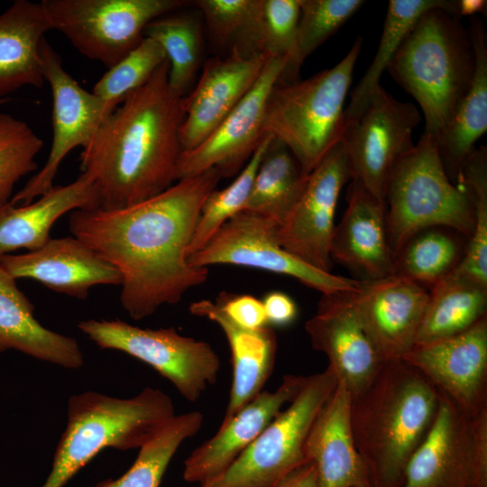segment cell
Returning <instances> with one entry per match:
<instances>
[{
  "instance_id": "d4e9b609",
  "label": "cell",
  "mask_w": 487,
  "mask_h": 487,
  "mask_svg": "<svg viewBox=\"0 0 487 487\" xmlns=\"http://www.w3.org/2000/svg\"><path fill=\"white\" fill-rule=\"evenodd\" d=\"M192 315L213 321L224 332L231 351L233 381L221 424L227 422L262 390L271 376L277 353V335L266 326L251 330L239 326L220 304L201 299L190 304Z\"/></svg>"
},
{
  "instance_id": "c3c4849f",
  "label": "cell",
  "mask_w": 487,
  "mask_h": 487,
  "mask_svg": "<svg viewBox=\"0 0 487 487\" xmlns=\"http://www.w3.org/2000/svg\"><path fill=\"white\" fill-rule=\"evenodd\" d=\"M10 101V98L9 97H5V98H2L0 99V106L1 105H5V103L9 102Z\"/></svg>"
},
{
  "instance_id": "7c38bea8",
  "label": "cell",
  "mask_w": 487,
  "mask_h": 487,
  "mask_svg": "<svg viewBox=\"0 0 487 487\" xmlns=\"http://www.w3.org/2000/svg\"><path fill=\"white\" fill-rule=\"evenodd\" d=\"M421 118L415 105L396 99L381 85L362 115L345 127L340 140L348 157L352 179L384 200L391 172L414 146L413 132Z\"/></svg>"
},
{
  "instance_id": "ab89813d",
  "label": "cell",
  "mask_w": 487,
  "mask_h": 487,
  "mask_svg": "<svg viewBox=\"0 0 487 487\" xmlns=\"http://www.w3.org/2000/svg\"><path fill=\"white\" fill-rule=\"evenodd\" d=\"M166 60L161 45L144 37L134 50L108 69L92 91L103 102L106 115L142 86Z\"/></svg>"
},
{
  "instance_id": "9a60e30c",
  "label": "cell",
  "mask_w": 487,
  "mask_h": 487,
  "mask_svg": "<svg viewBox=\"0 0 487 487\" xmlns=\"http://www.w3.org/2000/svg\"><path fill=\"white\" fill-rule=\"evenodd\" d=\"M286 64L281 57L268 56L249 92L200 144L182 152L175 181L216 168L222 178L238 174L266 134L264 118L269 95Z\"/></svg>"
},
{
  "instance_id": "8fae6325",
  "label": "cell",
  "mask_w": 487,
  "mask_h": 487,
  "mask_svg": "<svg viewBox=\"0 0 487 487\" xmlns=\"http://www.w3.org/2000/svg\"><path fill=\"white\" fill-rule=\"evenodd\" d=\"M279 227L265 216L241 211L222 225L188 262L195 267L231 264L282 274L322 294L357 289L360 280L316 269L285 250L278 241Z\"/></svg>"
},
{
  "instance_id": "60d3db41",
  "label": "cell",
  "mask_w": 487,
  "mask_h": 487,
  "mask_svg": "<svg viewBox=\"0 0 487 487\" xmlns=\"http://www.w3.org/2000/svg\"><path fill=\"white\" fill-rule=\"evenodd\" d=\"M43 141L23 121L0 113V207L11 200L15 183L36 170Z\"/></svg>"
},
{
  "instance_id": "d6a6232c",
  "label": "cell",
  "mask_w": 487,
  "mask_h": 487,
  "mask_svg": "<svg viewBox=\"0 0 487 487\" xmlns=\"http://www.w3.org/2000/svg\"><path fill=\"white\" fill-rule=\"evenodd\" d=\"M469 238L446 226H429L412 234L393 256L392 275L429 289L463 260Z\"/></svg>"
},
{
  "instance_id": "7402d4cb",
  "label": "cell",
  "mask_w": 487,
  "mask_h": 487,
  "mask_svg": "<svg viewBox=\"0 0 487 487\" xmlns=\"http://www.w3.org/2000/svg\"><path fill=\"white\" fill-rule=\"evenodd\" d=\"M306 376L286 374L273 391L262 390L184 462L183 478L202 485L223 473L299 391Z\"/></svg>"
},
{
  "instance_id": "b9f144b4",
  "label": "cell",
  "mask_w": 487,
  "mask_h": 487,
  "mask_svg": "<svg viewBox=\"0 0 487 487\" xmlns=\"http://www.w3.org/2000/svg\"><path fill=\"white\" fill-rule=\"evenodd\" d=\"M263 8L265 54L284 58L287 64L295 52L300 0H263Z\"/></svg>"
},
{
  "instance_id": "ee69618b",
  "label": "cell",
  "mask_w": 487,
  "mask_h": 487,
  "mask_svg": "<svg viewBox=\"0 0 487 487\" xmlns=\"http://www.w3.org/2000/svg\"><path fill=\"white\" fill-rule=\"evenodd\" d=\"M472 487H487V407L473 417Z\"/></svg>"
},
{
  "instance_id": "6da1fadb",
  "label": "cell",
  "mask_w": 487,
  "mask_h": 487,
  "mask_svg": "<svg viewBox=\"0 0 487 487\" xmlns=\"http://www.w3.org/2000/svg\"><path fill=\"white\" fill-rule=\"evenodd\" d=\"M221 179L210 168L128 207L71 211L72 235L121 273L120 302L132 319L179 303L207 281L208 269L190 265L188 248L202 206Z\"/></svg>"
},
{
  "instance_id": "8992f818",
  "label": "cell",
  "mask_w": 487,
  "mask_h": 487,
  "mask_svg": "<svg viewBox=\"0 0 487 487\" xmlns=\"http://www.w3.org/2000/svg\"><path fill=\"white\" fill-rule=\"evenodd\" d=\"M358 37L334 67L291 83H276L266 105L264 132L281 141L309 174L345 130V103L362 50Z\"/></svg>"
},
{
  "instance_id": "ffe728a7",
  "label": "cell",
  "mask_w": 487,
  "mask_h": 487,
  "mask_svg": "<svg viewBox=\"0 0 487 487\" xmlns=\"http://www.w3.org/2000/svg\"><path fill=\"white\" fill-rule=\"evenodd\" d=\"M267 58L231 54L205 62L198 80L185 96L179 132L182 152L200 144L231 113L258 79Z\"/></svg>"
},
{
  "instance_id": "4fadbf2b",
  "label": "cell",
  "mask_w": 487,
  "mask_h": 487,
  "mask_svg": "<svg viewBox=\"0 0 487 487\" xmlns=\"http://www.w3.org/2000/svg\"><path fill=\"white\" fill-rule=\"evenodd\" d=\"M39 54L52 95V141L44 166L11 198L14 206L30 204L48 192L64 158L77 147L86 148L107 116L103 102L66 71L60 54L45 37Z\"/></svg>"
},
{
  "instance_id": "603a6c76",
  "label": "cell",
  "mask_w": 487,
  "mask_h": 487,
  "mask_svg": "<svg viewBox=\"0 0 487 487\" xmlns=\"http://www.w3.org/2000/svg\"><path fill=\"white\" fill-rule=\"evenodd\" d=\"M347 208L330 242V257L357 274L360 280L381 279L393 272L384 200L352 179L347 189Z\"/></svg>"
},
{
  "instance_id": "e575fe53",
  "label": "cell",
  "mask_w": 487,
  "mask_h": 487,
  "mask_svg": "<svg viewBox=\"0 0 487 487\" xmlns=\"http://www.w3.org/2000/svg\"><path fill=\"white\" fill-rule=\"evenodd\" d=\"M180 10L152 20L145 26L143 36L163 49L169 63V87L174 94L185 97L193 87L202 61L204 40L200 13Z\"/></svg>"
},
{
  "instance_id": "7a4b0ae2",
  "label": "cell",
  "mask_w": 487,
  "mask_h": 487,
  "mask_svg": "<svg viewBox=\"0 0 487 487\" xmlns=\"http://www.w3.org/2000/svg\"><path fill=\"white\" fill-rule=\"evenodd\" d=\"M168 69L166 60L105 118L82 149L81 174L94 188L96 208L128 207L175 182L185 97L170 88Z\"/></svg>"
},
{
  "instance_id": "3957f363",
  "label": "cell",
  "mask_w": 487,
  "mask_h": 487,
  "mask_svg": "<svg viewBox=\"0 0 487 487\" xmlns=\"http://www.w3.org/2000/svg\"><path fill=\"white\" fill-rule=\"evenodd\" d=\"M438 402L437 390L402 359L384 362L372 381L352 397L351 428L370 487H402L406 466Z\"/></svg>"
},
{
  "instance_id": "4316f807",
  "label": "cell",
  "mask_w": 487,
  "mask_h": 487,
  "mask_svg": "<svg viewBox=\"0 0 487 487\" xmlns=\"http://www.w3.org/2000/svg\"><path fill=\"white\" fill-rule=\"evenodd\" d=\"M96 206L94 188L82 174L69 184L54 185L30 204L7 203L0 207V256L18 249L38 250L51 239V229L60 216Z\"/></svg>"
},
{
  "instance_id": "d590c367",
  "label": "cell",
  "mask_w": 487,
  "mask_h": 487,
  "mask_svg": "<svg viewBox=\"0 0 487 487\" xmlns=\"http://www.w3.org/2000/svg\"><path fill=\"white\" fill-rule=\"evenodd\" d=\"M204 417L193 410L175 415L152 439L140 447L133 465L117 479L95 487H160L164 473L181 444L201 428Z\"/></svg>"
},
{
  "instance_id": "5bb4252c",
  "label": "cell",
  "mask_w": 487,
  "mask_h": 487,
  "mask_svg": "<svg viewBox=\"0 0 487 487\" xmlns=\"http://www.w3.org/2000/svg\"><path fill=\"white\" fill-rule=\"evenodd\" d=\"M352 179L348 157L340 141L308 174L305 188L278 229V241L308 265L332 272L330 242L343 187Z\"/></svg>"
},
{
  "instance_id": "8d00e7d4",
  "label": "cell",
  "mask_w": 487,
  "mask_h": 487,
  "mask_svg": "<svg viewBox=\"0 0 487 487\" xmlns=\"http://www.w3.org/2000/svg\"><path fill=\"white\" fill-rule=\"evenodd\" d=\"M456 185L468 196L474 216L473 234L452 274L487 287V148H473L462 164Z\"/></svg>"
},
{
  "instance_id": "2e32d148",
  "label": "cell",
  "mask_w": 487,
  "mask_h": 487,
  "mask_svg": "<svg viewBox=\"0 0 487 487\" xmlns=\"http://www.w3.org/2000/svg\"><path fill=\"white\" fill-rule=\"evenodd\" d=\"M401 359L469 417L487 407V316L457 335L415 344Z\"/></svg>"
},
{
  "instance_id": "f35d334b",
  "label": "cell",
  "mask_w": 487,
  "mask_h": 487,
  "mask_svg": "<svg viewBox=\"0 0 487 487\" xmlns=\"http://www.w3.org/2000/svg\"><path fill=\"white\" fill-rule=\"evenodd\" d=\"M271 137L269 133L264 135L231 184L220 190L214 189L207 196L188 248V258L200 251L222 225L244 209L258 167Z\"/></svg>"
},
{
  "instance_id": "7dc6e473",
  "label": "cell",
  "mask_w": 487,
  "mask_h": 487,
  "mask_svg": "<svg viewBox=\"0 0 487 487\" xmlns=\"http://www.w3.org/2000/svg\"><path fill=\"white\" fill-rule=\"evenodd\" d=\"M458 15L474 16L477 13H485L487 1L485 0H457Z\"/></svg>"
},
{
  "instance_id": "44dd1931",
  "label": "cell",
  "mask_w": 487,
  "mask_h": 487,
  "mask_svg": "<svg viewBox=\"0 0 487 487\" xmlns=\"http://www.w3.org/2000/svg\"><path fill=\"white\" fill-rule=\"evenodd\" d=\"M438 394L434 421L406 466L402 487L473 486V417Z\"/></svg>"
},
{
  "instance_id": "f546056e",
  "label": "cell",
  "mask_w": 487,
  "mask_h": 487,
  "mask_svg": "<svg viewBox=\"0 0 487 487\" xmlns=\"http://www.w3.org/2000/svg\"><path fill=\"white\" fill-rule=\"evenodd\" d=\"M487 316V287L449 274L429 289L416 343L457 335Z\"/></svg>"
},
{
  "instance_id": "4dcf8cb0",
  "label": "cell",
  "mask_w": 487,
  "mask_h": 487,
  "mask_svg": "<svg viewBox=\"0 0 487 487\" xmlns=\"http://www.w3.org/2000/svg\"><path fill=\"white\" fill-rule=\"evenodd\" d=\"M308 176L290 150L272 136L244 210L265 216L280 226L299 198Z\"/></svg>"
},
{
  "instance_id": "f1b7e54d",
  "label": "cell",
  "mask_w": 487,
  "mask_h": 487,
  "mask_svg": "<svg viewBox=\"0 0 487 487\" xmlns=\"http://www.w3.org/2000/svg\"><path fill=\"white\" fill-rule=\"evenodd\" d=\"M52 30L41 2L16 0L0 14V99L44 82L39 47Z\"/></svg>"
},
{
  "instance_id": "cb8c5ba5",
  "label": "cell",
  "mask_w": 487,
  "mask_h": 487,
  "mask_svg": "<svg viewBox=\"0 0 487 487\" xmlns=\"http://www.w3.org/2000/svg\"><path fill=\"white\" fill-rule=\"evenodd\" d=\"M351 401L350 391L338 381L307 436L305 458L314 465L317 487H370L352 433Z\"/></svg>"
},
{
  "instance_id": "277c9868",
  "label": "cell",
  "mask_w": 487,
  "mask_h": 487,
  "mask_svg": "<svg viewBox=\"0 0 487 487\" xmlns=\"http://www.w3.org/2000/svg\"><path fill=\"white\" fill-rule=\"evenodd\" d=\"M475 56L468 29L446 8L426 11L406 35L386 70L418 104L423 133L436 137L468 90Z\"/></svg>"
},
{
  "instance_id": "ac0fdd59",
  "label": "cell",
  "mask_w": 487,
  "mask_h": 487,
  "mask_svg": "<svg viewBox=\"0 0 487 487\" xmlns=\"http://www.w3.org/2000/svg\"><path fill=\"white\" fill-rule=\"evenodd\" d=\"M352 292L322 294L305 330L313 349L326 355L327 367L354 397L372 381L384 362L354 311Z\"/></svg>"
},
{
  "instance_id": "ba28073f",
  "label": "cell",
  "mask_w": 487,
  "mask_h": 487,
  "mask_svg": "<svg viewBox=\"0 0 487 487\" xmlns=\"http://www.w3.org/2000/svg\"><path fill=\"white\" fill-rule=\"evenodd\" d=\"M326 368L305 377L299 391L220 475L199 487H277L307 464L304 446L310 427L336 387Z\"/></svg>"
},
{
  "instance_id": "d6986e66",
  "label": "cell",
  "mask_w": 487,
  "mask_h": 487,
  "mask_svg": "<svg viewBox=\"0 0 487 487\" xmlns=\"http://www.w3.org/2000/svg\"><path fill=\"white\" fill-rule=\"evenodd\" d=\"M0 267L13 278L31 279L78 299L96 285H121L122 275L75 236L51 238L41 248L0 256Z\"/></svg>"
},
{
  "instance_id": "bcb514c9",
  "label": "cell",
  "mask_w": 487,
  "mask_h": 487,
  "mask_svg": "<svg viewBox=\"0 0 487 487\" xmlns=\"http://www.w3.org/2000/svg\"><path fill=\"white\" fill-rule=\"evenodd\" d=\"M277 487H317L314 465L307 463L288 475Z\"/></svg>"
},
{
  "instance_id": "9c48e42d",
  "label": "cell",
  "mask_w": 487,
  "mask_h": 487,
  "mask_svg": "<svg viewBox=\"0 0 487 487\" xmlns=\"http://www.w3.org/2000/svg\"><path fill=\"white\" fill-rule=\"evenodd\" d=\"M51 29L82 55L112 68L144 38L156 17L181 9L185 0H42Z\"/></svg>"
},
{
  "instance_id": "30bf717a",
  "label": "cell",
  "mask_w": 487,
  "mask_h": 487,
  "mask_svg": "<svg viewBox=\"0 0 487 487\" xmlns=\"http://www.w3.org/2000/svg\"><path fill=\"white\" fill-rule=\"evenodd\" d=\"M78 327L100 348L121 351L147 363L188 401L198 400L217 381L221 363L213 347L173 327L142 328L120 319H88Z\"/></svg>"
},
{
  "instance_id": "f6af8a7d",
  "label": "cell",
  "mask_w": 487,
  "mask_h": 487,
  "mask_svg": "<svg viewBox=\"0 0 487 487\" xmlns=\"http://www.w3.org/2000/svg\"><path fill=\"white\" fill-rule=\"evenodd\" d=\"M268 324L285 326L291 324L298 316L295 301L280 291H271L262 300Z\"/></svg>"
},
{
  "instance_id": "1f68e13d",
  "label": "cell",
  "mask_w": 487,
  "mask_h": 487,
  "mask_svg": "<svg viewBox=\"0 0 487 487\" xmlns=\"http://www.w3.org/2000/svg\"><path fill=\"white\" fill-rule=\"evenodd\" d=\"M214 47L225 57L265 54L263 0L193 1Z\"/></svg>"
},
{
  "instance_id": "74e56055",
  "label": "cell",
  "mask_w": 487,
  "mask_h": 487,
  "mask_svg": "<svg viewBox=\"0 0 487 487\" xmlns=\"http://www.w3.org/2000/svg\"><path fill=\"white\" fill-rule=\"evenodd\" d=\"M363 0H300L295 52L277 83L299 80L302 63L363 5Z\"/></svg>"
},
{
  "instance_id": "484cf974",
  "label": "cell",
  "mask_w": 487,
  "mask_h": 487,
  "mask_svg": "<svg viewBox=\"0 0 487 487\" xmlns=\"http://www.w3.org/2000/svg\"><path fill=\"white\" fill-rule=\"evenodd\" d=\"M9 349L67 369L84 364L77 340L43 326L16 280L0 267V354Z\"/></svg>"
},
{
  "instance_id": "e0dca14e",
  "label": "cell",
  "mask_w": 487,
  "mask_h": 487,
  "mask_svg": "<svg viewBox=\"0 0 487 487\" xmlns=\"http://www.w3.org/2000/svg\"><path fill=\"white\" fill-rule=\"evenodd\" d=\"M429 289L404 277L360 280L354 311L383 362L401 359L415 345Z\"/></svg>"
},
{
  "instance_id": "7bdbcfd3",
  "label": "cell",
  "mask_w": 487,
  "mask_h": 487,
  "mask_svg": "<svg viewBox=\"0 0 487 487\" xmlns=\"http://www.w3.org/2000/svg\"><path fill=\"white\" fill-rule=\"evenodd\" d=\"M216 301L229 318L241 327L255 330L268 326L262 301L252 295L221 292Z\"/></svg>"
},
{
  "instance_id": "5b68a950",
  "label": "cell",
  "mask_w": 487,
  "mask_h": 487,
  "mask_svg": "<svg viewBox=\"0 0 487 487\" xmlns=\"http://www.w3.org/2000/svg\"><path fill=\"white\" fill-rule=\"evenodd\" d=\"M171 399L145 388L129 399L96 391L69 398L67 425L57 445L51 471L41 487H64L102 450L140 448L173 417Z\"/></svg>"
},
{
  "instance_id": "83f0119b",
  "label": "cell",
  "mask_w": 487,
  "mask_h": 487,
  "mask_svg": "<svg viewBox=\"0 0 487 487\" xmlns=\"http://www.w3.org/2000/svg\"><path fill=\"white\" fill-rule=\"evenodd\" d=\"M468 32L475 56L473 78L449 122L435 137L442 165L455 185L462 164L487 130V36L482 21L473 16Z\"/></svg>"
},
{
  "instance_id": "52a82bcc",
  "label": "cell",
  "mask_w": 487,
  "mask_h": 487,
  "mask_svg": "<svg viewBox=\"0 0 487 487\" xmlns=\"http://www.w3.org/2000/svg\"><path fill=\"white\" fill-rule=\"evenodd\" d=\"M384 202L393 256L412 234L426 227H450L469 239L473 234L470 199L447 177L436 139L428 133H423L418 142L393 167Z\"/></svg>"
},
{
  "instance_id": "836d02e7",
  "label": "cell",
  "mask_w": 487,
  "mask_h": 487,
  "mask_svg": "<svg viewBox=\"0 0 487 487\" xmlns=\"http://www.w3.org/2000/svg\"><path fill=\"white\" fill-rule=\"evenodd\" d=\"M434 7H443L458 15L457 0H391L375 56L366 72L351 92L345 110V127L354 122L365 109L371 96L381 86L380 79L402 41L419 17Z\"/></svg>"
}]
</instances>
